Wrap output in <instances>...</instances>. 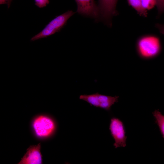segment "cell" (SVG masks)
<instances>
[{
	"label": "cell",
	"instance_id": "obj_1",
	"mask_svg": "<svg viewBox=\"0 0 164 164\" xmlns=\"http://www.w3.org/2000/svg\"><path fill=\"white\" fill-rule=\"evenodd\" d=\"M136 49L138 56L144 60H150L157 57L162 50L159 38L153 35L142 36L138 38Z\"/></svg>",
	"mask_w": 164,
	"mask_h": 164
},
{
	"label": "cell",
	"instance_id": "obj_2",
	"mask_svg": "<svg viewBox=\"0 0 164 164\" xmlns=\"http://www.w3.org/2000/svg\"><path fill=\"white\" fill-rule=\"evenodd\" d=\"M75 12L69 10L57 16L50 21L40 32L32 37L30 40L33 41L46 38L59 31L66 24L68 19Z\"/></svg>",
	"mask_w": 164,
	"mask_h": 164
},
{
	"label": "cell",
	"instance_id": "obj_3",
	"mask_svg": "<svg viewBox=\"0 0 164 164\" xmlns=\"http://www.w3.org/2000/svg\"><path fill=\"white\" fill-rule=\"evenodd\" d=\"M32 126L36 135L41 138L49 137L56 131V124L51 117L45 115H40L33 120Z\"/></svg>",
	"mask_w": 164,
	"mask_h": 164
},
{
	"label": "cell",
	"instance_id": "obj_4",
	"mask_svg": "<svg viewBox=\"0 0 164 164\" xmlns=\"http://www.w3.org/2000/svg\"><path fill=\"white\" fill-rule=\"evenodd\" d=\"M119 96H111L101 94L98 92L91 94L81 95L79 99L91 105L109 111L112 106L118 101Z\"/></svg>",
	"mask_w": 164,
	"mask_h": 164
},
{
	"label": "cell",
	"instance_id": "obj_5",
	"mask_svg": "<svg viewBox=\"0 0 164 164\" xmlns=\"http://www.w3.org/2000/svg\"><path fill=\"white\" fill-rule=\"evenodd\" d=\"M109 128L111 135L114 140L113 145L115 148L125 147L127 137L122 122L118 118L112 117L111 119Z\"/></svg>",
	"mask_w": 164,
	"mask_h": 164
},
{
	"label": "cell",
	"instance_id": "obj_6",
	"mask_svg": "<svg viewBox=\"0 0 164 164\" xmlns=\"http://www.w3.org/2000/svg\"><path fill=\"white\" fill-rule=\"evenodd\" d=\"M118 0H98L100 18L107 25L111 26L113 17L117 14L116 6Z\"/></svg>",
	"mask_w": 164,
	"mask_h": 164
},
{
	"label": "cell",
	"instance_id": "obj_7",
	"mask_svg": "<svg viewBox=\"0 0 164 164\" xmlns=\"http://www.w3.org/2000/svg\"><path fill=\"white\" fill-rule=\"evenodd\" d=\"M75 0L77 4L78 13L96 20L100 18L99 9L94 0Z\"/></svg>",
	"mask_w": 164,
	"mask_h": 164
},
{
	"label": "cell",
	"instance_id": "obj_8",
	"mask_svg": "<svg viewBox=\"0 0 164 164\" xmlns=\"http://www.w3.org/2000/svg\"><path fill=\"white\" fill-rule=\"evenodd\" d=\"M41 144L30 146L21 159L19 164H41L42 156L40 151Z\"/></svg>",
	"mask_w": 164,
	"mask_h": 164
},
{
	"label": "cell",
	"instance_id": "obj_9",
	"mask_svg": "<svg viewBox=\"0 0 164 164\" xmlns=\"http://www.w3.org/2000/svg\"><path fill=\"white\" fill-rule=\"evenodd\" d=\"M128 4L131 6L140 16L146 17L147 16V10L142 7L141 0H127Z\"/></svg>",
	"mask_w": 164,
	"mask_h": 164
},
{
	"label": "cell",
	"instance_id": "obj_10",
	"mask_svg": "<svg viewBox=\"0 0 164 164\" xmlns=\"http://www.w3.org/2000/svg\"><path fill=\"white\" fill-rule=\"evenodd\" d=\"M155 121L157 124L160 132L164 138V115L162 114L159 110H155L153 112Z\"/></svg>",
	"mask_w": 164,
	"mask_h": 164
},
{
	"label": "cell",
	"instance_id": "obj_11",
	"mask_svg": "<svg viewBox=\"0 0 164 164\" xmlns=\"http://www.w3.org/2000/svg\"><path fill=\"white\" fill-rule=\"evenodd\" d=\"M142 7L144 9L147 11L153 8L156 5V0H141Z\"/></svg>",
	"mask_w": 164,
	"mask_h": 164
},
{
	"label": "cell",
	"instance_id": "obj_12",
	"mask_svg": "<svg viewBox=\"0 0 164 164\" xmlns=\"http://www.w3.org/2000/svg\"><path fill=\"white\" fill-rule=\"evenodd\" d=\"M158 16L164 13V0H156Z\"/></svg>",
	"mask_w": 164,
	"mask_h": 164
},
{
	"label": "cell",
	"instance_id": "obj_13",
	"mask_svg": "<svg viewBox=\"0 0 164 164\" xmlns=\"http://www.w3.org/2000/svg\"><path fill=\"white\" fill-rule=\"evenodd\" d=\"M34 1L35 5L40 8L46 7L50 2L49 0H34Z\"/></svg>",
	"mask_w": 164,
	"mask_h": 164
},
{
	"label": "cell",
	"instance_id": "obj_14",
	"mask_svg": "<svg viewBox=\"0 0 164 164\" xmlns=\"http://www.w3.org/2000/svg\"><path fill=\"white\" fill-rule=\"evenodd\" d=\"M155 26L158 29L160 32L164 35V24L157 23L155 24Z\"/></svg>",
	"mask_w": 164,
	"mask_h": 164
},
{
	"label": "cell",
	"instance_id": "obj_15",
	"mask_svg": "<svg viewBox=\"0 0 164 164\" xmlns=\"http://www.w3.org/2000/svg\"><path fill=\"white\" fill-rule=\"evenodd\" d=\"M12 0H0V4H6L8 8L10 6Z\"/></svg>",
	"mask_w": 164,
	"mask_h": 164
}]
</instances>
